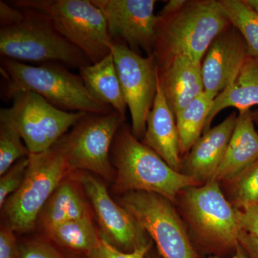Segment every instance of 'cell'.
Masks as SVG:
<instances>
[{"label": "cell", "instance_id": "cell-2", "mask_svg": "<svg viewBox=\"0 0 258 258\" xmlns=\"http://www.w3.org/2000/svg\"><path fill=\"white\" fill-rule=\"evenodd\" d=\"M111 159L115 171L113 191L118 195L147 191L174 204L180 191L203 185L168 165L157 153L136 138L125 124L115 135Z\"/></svg>", "mask_w": 258, "mask_h": 258}, {"label": "cell", "instance_id": "cell-10", "mask_svg": "<svg viewBox=\"0 0 258 258\" xmlns=\"http://www.w3.org/2000/svg\"><path fill=\"white\" fill-rule=\"evenodd\" d=\"M119 204L150 236L163 258H199L186 226L174 203L155 193L132 191Z\"/></svg>", "mask_w": 258, "mask_h": 258}, {"label": "cell", "instance_id": "cell-20", "mask_svg": "<svg viewBox=\"0 0 258 258\" xmlns=\"http://www.w3.org/2000/svg\"><path fill=\"white\" fill-rule=\"evenodd\" d=\"M258 106V57L248 55L233 82L214 100L203 133L210 128L212 120L220 111L235 108L250 111Z\"/></svg>", "mask_w": 258, "mask_h": 258}, {"label": "cell", "instance_id": "cell-26", "mask_svg": "<svg viewBox=\"0 0 258 258\" xmlns=\"http://www.w3.org/2000/svg\"><path fill=\"white\" fill-rule=\"evenodd\" d=\"M30 152L21 136L14 128L0 123V175Z\"/></svg>", "mask_w": 258, "mask_h": 258}, {"label": "cell", "instance_id": "cell-24", "mask_svg": "<svg viewBox=\"0 0 258 258\" xmlns=\"http://www.w3.org/2000/svg\"><path fill=\"white\" fill-rule=\"evenodd\" d=\"M231 25L247 44L248 55L258 57V14L245 0H219Z\"/></svg>", "mask_w": 258, "mask_h": 258}, {"label": "cell", "instance_id": "cell-8", "mask_svg": "<svg viewBox=\"0 0 258 258\" xmlns=\"http://www.w3.org/2000/svg\"><path fill=\"white\" fill-rule=\"evenodd\" d=\"M124 120L117 111L108 114L87 113L55 145L63 154L71 171H88L106 181L114 180L112 144Z\"/></svg>", "mask_w": 258, "mask_h": 258}, {"label": "cell", "instance_id": "cell-25", "mask_svg": "<svg viewBox=\"0 0 258 258\" xmlns=\"http://www.w3.org/2000/svg\"><path fill=\"white\" fill-rule=\"evenodd\" d=\"M233 208L243 210L258 204V159L232 179L220 183Z\"/></svg>", "mask_w": 258, "mask_h": 258}, {"label": "cell", "instance_id": "cell-15", "mask_svg": "<svg viewBox=\"0 0 258 258\" xmlns=\"http://www.w3.org/2000/svg\"><path fill=\"white\" fill-rule=\"evenodd\" d=\"M237 118L233 112L220 124L205 132L182 159L181 172L201 184L213 179L225 157Z\"/></svg>", "mask_w": 258, "mask_h": 258}, {"label": "cell", "instance_id": "cell-1", "mask_svg": "<svg viewBox=\"0 0 258 258\" xmlns=\"http://www.w3.org/2000/svg\"><path fill=\"white\" fill-rule=\"evenodd\" d=\"M157 16L153 55L158 68L179 56L203 62L212 42L230 25L219 0H187L176 13Z\"/></svg>", "mask_w": 258, "mask_h": 258}, {"label": "cell", "instance_id": "cell-23", "mask_svg": "<svg viewBox=\"0 0 258 258\" xmlns=\"http://www.w3.org/2000/svg\"><path fill=\"white\" fill-rule=\"evenodd\" d=\"M215 99L204 91L175 115L181 157H185L201 137Z\"/></svg>", "mask_w": 258, "mask_h": 258}, {"label": "cell", "instance_id": "cell-7", "mask_svg": "<svg viewBox=\"0 0 258 258\" xmlns=\"http://www.w3.org/2000/svg\"><path fill=\"white\" fill-rule=\"evenodd\" d=\"M28 159L23 184L2 209L6 225L15 232L33 230L51 195L72 172L63 154L56 145L46 152L30 154Z\"/></svg>", "mask_w": 258, "mask_h": 258}, {"label": "cell", "instance_id": "cell-30", "mask_svg": "<svg viewBox=\"0 0 258 258\" xmlns=\"http://www.w3.org/2000/svg\"><path fill=\"white\" fill-rule=\"evenodd\" d=\"M235 210L240 230L258 237V204L243 210Z\"/></svg>", "mask_w": 258, "mask_h": 258}, {"label": "cell", "instance_id": "cell-9", "mask_svg": "<svg viewBox=\"0 0 258 258\" xmlns=\"http://www.w3.org/2000/svg\"><path fill=\"white\" fill-rule=\"evenodd\" d=\"M12 106L0 110V123L21 136L30 154L46 152L87 113L56 108L37 93L15 94Z\"/></svg>", "mask_w": 258, "mask_h": 258}, {"label": "cell", "instance_id": "cell-22", "mask_svg": "<svg viewBox=\"0 0 258 258\" xmlns=\"http://www.w3.org/2000/svg\"><path fill=\"white\" fill-rule=\"evenodd\" d=\"M48 240L57 247L86 255L101 242V232L93 218H81L62 222L45 231Z\"/></svg>", "mask_w": 258, "mask_h": 258}, {"label": "cell", "instance_id": "cell-13", "mask_svg": "<svg viewBox=\"0 0 258 258\" xmlns=\"http://www.w3.org/2000/svg\"><path fill=\"white\" fill-rule=\"evenodd\" d=\"M103 14L113 42L153 55L157 15L155 0H91Z\"/></svg>", "mask_w": 258, "mask_h": 258}, {"label": "cell", "instance_id": "cell-11", "mask_svg": "<svg viewBox=\"0 0 258 258\" xmlns=\"http://www.w3.org/2000/svg\"><path fill=\"white\" fill-rule=\"evenodd\" d=\"M111 53L132 117L131 129L140 140L145 134L148 115L157 95L159 72L155 57H143L119 42H113Z\"/></svg>", "mask_w": 258, "mask_h": 258}, {"label": "cell", "instance_id": "cell-21", "mask_svg": "<svg viewBox=\"0 0 258 258\" xmlns=\"http://www.w3.org/2000/svg\"><path fill=\"white\" fill-rule=\"evenodd\" d=\"M79 71L80 76L91 94L125 118L126 103L111 52L101 60L83 66Z\"/></svg>", "mask_w": 258, "mask_h": 258}, {"label": "cell", "instance_id": "cell-4", "mask_svg": "<svg viewBox=\"0 0 258 258\" xmlns=\"http://www.w3.org/2000/svg\"><path fill=\"white\" fill-rule=\"evenodd\" d=\"M193 245L219 256L235 251L240 232L236 210L226 198L220 183L210 180L180 191L175 203Z\"/></svg>", "mask_w": 258, "mask_h": 258}, {"label": "cell", "instance_id": "cell-37", "mask_svg": "<svg viewBox=\"0 0 258 258\" xmlns=\"http://www.w3.org/2000/svg\"><path fill=\"white\" fill-rule=\"evenodd\" d=\"M147 258H163L161 257L160 254L159 253L158 251H153V249H151L149 251V254H147Z\"/></svg>", "mask_w": 258, "mask_h": 258}, {"label": "cell", "instance_id": "cell-35", "mask_svg": "<svg viewBox=\"0 0 258 258\" xmlns=\"http://www.w3.org/2000/svg\"><path fill=\"white\" fill-rule=\"evenodd\" d=\"M208 258H221L219 257V256L212 255L210 256ZM231 258H248L247 257V254L245 253L242 247H241L240 244H238L237 247H236L235 254L232 256Z\"/></svg>", "mask_w": 258, "mask_h": 258}, {"label": "cell", "instance_id": "cell-19", "mask_svg": "<svg viewBox=\"0 0 258 258\" xmlns=\"http://www.w3.org/2000/svg\"><path fill=\"white\" fill-rule=\"evenodd\" d=\"M258 159V131L251 111H240L230 143L213 179L221 183L232 179Z\"/></svg>", "mask_w": 258, "mask_h": 258}, {"label": "cell", "instance_id": "cell-6", "mask_svg": "<svg viewBox=\"0 0 258 258\" xmlns=\"http://www.w3.org/2000/svg\"><path fill=\"white\" fill-rule=\"evenodd\" d=\"M20 9L23 15L16 23L0 28V54L3 58L21 62H61L79 69L92 64L45 17L33 10Z\"/></svg>", "mask_w": 258, "mask_h": 258}, {"label": "cell", "instance_id": "cell-28", "mask_svg": "<svg viewBox=\"0 0 258 258\" xmlns=\"http://www.w3.org/2000/svg\"><path fill=\"white\" fill-rule=\"evenodd\" d=\"M50 240L34 239L19 244V258H72Z\"/></svg>", "mask_w": 258, "mask_h": 258}, {"label": "cell", "instance_id": "cell-34", "mask_svg": "<svg viewBox=\"0 0 258 258\" xmlns=\"http://www.w3.org/2000/svg\"><path fill=\"white\" fill-rule=\"evenodd\" d=\"M186 0H170L162 8L159 15H168L179 11L186 4Z\"/></svg>", "mask_w": 258, "mask_h": 258}, {"label": "cell", "instance_id": "cell-31", "mask_svg": "<svg viewBox=\"0 0 258 258\" xmlns=\"http://www.w3.org/2000/svg\"><path fill=\"white\" fill-rule=\"evenodd\" d=\"M15 231L7 225L0 230V258H19V244Z\"/></svg>", "mask_w": 258, "mask_h": 258}, {"label": "cell", "instance_id": "cell-3", "mask_svg": "<svg viewBox=\"0 0 258 258\" xmlns=\"http://www.w3.org/2000/svg\"><path fill=\"white\" fill-rule=\"evenodd\" d=\"M0 70L5 80L2 96L6 101H11L17 93L30 91L63 111L93 114L115 111L91 94L80 75L70 72L61 64L33 66L3 58Z\"/></svg>", "mask_w": 258, "mask_h": 258}, {"label": "cell", "instance_id": "cell-16", "mask_svg": "<svg viewBox=\"0 0 258 258\" xmlns=\"http://www.w3.org/2000/svg\"><path fill=\"white\" fill-rule=\"evenodd\" d=\"M142 142L157 153L168 165L181 172L182 159L175 116L168 104L159 79L157 95L148 115L147 128Z\"/></svg>", "mask_w": 258, "mask_h": 258}, {"label": "cell", "instance_id": "cell-18", "mask_svg": "<svg viewBox=\"0 0 258 258\" xmlns=\"http://www.w3.org/2000/svg\"><path fill=\"white\" fill-rule=\"evenodd\" d=\"M93 216L92 206L74 171L56 188L42 209L38 220L45 231L62 222Z\"/></svg>", "mask_w": 258, "mask_h": 258}, {"label": "cell", "instance_id": "cell-33", "mask_svg": "<svg viewBox=\"0 0 258 258\" xmlns=\"http://www.w3.org/2000/svg\"><path fill=\"white\" fill-rule=\"evenodd\" d=\"M238 242L248 258H258V237L240 230Z\"/></svg>", "mask_w": 258, "mask_h": 258}, {"label": "cell", "instance_id": "cell-38", "mask_svg": "<svg viewBox=\"0 0 258 258\" xmlns=\"http://www.w3.org/2000/svg\"><path fill=\"white\" fill-rule=\"evenodd\" d=\"M251 115H252V118L254 120V123H257L258 125V110L251 111Z\"/></svg>", "mask_w": 258, "mask_h": 258}, {"label": "cell", "instance_id": "cell-12", "mask_svg": "<svg viewBox=\"0 0 258 258\" xmlns=\"http://www.w3.org/2000/svg\"><path fill=\"white\" fill-rule=\"evenodd\" d=\"M75 171L92 206L101 236L107 242L123 252H132L150 240L134 217L111 198L99 178L88 171Z\"/></svg>", "mask_w": 258, "mask_h": 258}, {"label": "cell", "instance_id": "cell-14", "mask_svg": "<svg viewBox=\"0 0 258 258\" xmlns=\"http://www.w3.org/2000/svg\"><path fill=\"white\" fill-rule=\"evenodd\" d=\"M247 57V44L230 24L212 42L202 62L205 92L216 98L225 91L236 79Z\"/></svg>", "mask_w": 258, "mask_h": 258}, {"label": "cell", "instance_id": "cell-27", "mask_svg": "<svg viewBox=\"0 0 258 258\" xmlns=\"http://www.w3.org/2000/svg\"><path fill=\"white\" fill-rule=\"evenodd\" d=\"M29 164L28 157L23 158L12 166L0 178V208L20 187L25 179Z\"/></svg>", "mask_w": 258, "mask_h": 258}, {"label": "cell", "instance_id": "cell-17", "mask_svg": "<svg viewBox=\"0 0 258 258\" xmlns=\"http://www.w3.org/2000/svg\"><path fill=\"white\" fill-rule=\"evenodd\" d=\"M159 82L174 116L205 91L202 62L179 56L158 68Z\"/></svg>", "mask_w": 258, "mask_h": 258}, {"label": "cell", "instance_id": "cell-32", "mask_svg": "<svg viewBox=\"0 0 258 258\" xmlns=\"http://www.w3.org/2000/svg\"><path fill=\"white\" fill-rule=\"evenodd\" d=\"M23 15V10L14 5L0 2V25L2 26L16 23Z\"/></svg>", "mask_w": 258, "mask_h": 258}, {"label": "cell", "instance_id": "cell-36", "mask_svg": "<svg viewBox=\"0 0 258 258\" xmlns=\"http://www.w3.org/2000/svg\"><path fill=\"white\" fill-rule=\"evenodd\" d=\"M245 2L258 14V0H245Z\"/></svg>", "mask_w": 258, "mask_h": 258}, {"label": "cell", "instance_id": "cell-29", "mask_svg": "<svg viewBox=\"0 0 258 258\" xmlns=\"http://www.w3.org/2000/svg\"><path fill=\"white\" fill-rule=\"evenodd\" d=\"M154 242L152 240L142 244L132 252L120 250L102 237L101 242L96 248L86 254L84 258H147L152 249Z\"/></svg>", "mask_w": 258, "mask_h": 258}, {"label": "cell", "instance_id": "cell-5", "mask_svg": "<svg viewBox=\"0 0 258 258\" xmlns=\"http://www.w3.org/2000/svg\"><path fill=\"white\" fill-rule=\"evenodd\" d=\"M10 4L37 12L96 63L111 52L113 40L101 10L88 0H15Z\"/></svg>", "mask_w": 258, "mask_h": 258}]
</instances>
